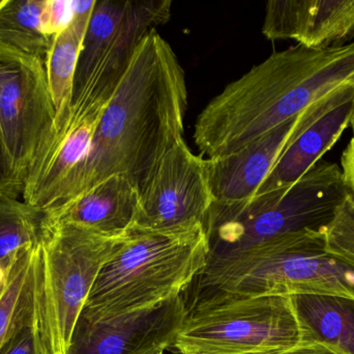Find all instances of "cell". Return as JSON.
<instances>
[{
  "label": "cell",
  "mask_w": 354,
  "mask_h": 354,
  "mask_svg": "<svg viewBox=\"0 0 354 354\" xmlns=\"http://www.w3.org/2000/svg\"><path fill=\"white\" fill-rule=\"evenodd\" d=\"M187 109L185 71L170 44L151 31L137 47L55 207L113 176L128 179L140 193L164 154L183 139Z\"/></svg>",
  "instance_id": "6da1fadb"
},
{
  "label": "cell",
  "mask_w": 354,
  "mask_h": 354,
  "mask_svg": "<svg viewBox=\"0 0 354 354\" xmlns=\"http://www.w3.org/2000/svg\"><path fill=\"white\" fill-rule=\"evenodd\" d=\"M345 85H354V42L274 52L210 100L194 141L206 159L230 155Z\"/></svg>",
  "instance_id": "7a4b0ae2"
},
{
  "label": "cell",
  "mask_w": 354,
  "mask_h": 354,
  "mask_svg": "<svg viewBox=\"0 0 354 354\" xmlns=\"http://www.w3.org/2000/svg\"><path fill=\"white\" fill-rule=\"evenodd\" d=\"M208 256L203 226L174 232L131 227L100 272L80 316L100 324L159 309L187 290Z\"/></svg>",
  "instance_id": "3957f363"
},
{
  "label": "cell",
  "mask_w": 354,
  "mask_h": 354,
  "mask_svg": "<svg viewBox=\"0 0 354 354\" xmlns=\"http://www.w3.org/2000/svg\"><path fill=\"white\" fill-rule=\"evenodd\" d=\"M128 232L111 236L46 214L35 249L31 291L44 353L68 354L75 324L93 284Z\"/></svg>",
  "instance_id": "277c9868"
},
{
  "label": "cell",
  "mask_w": 354,
  "mask_h": 354,
  "mask_svg": "<svg viewBox=\"0 0 354 354\" xmlns=\"http://www.w3.org/2000/svg\"><path fill=\"white\" fill-rule=\"evenodd\" d=\"M194 281L247 297L317 294L354 299V268L328 255L322 231L312 229L209 257Z\"/></svg>",
  "instance_id": "5b68a950"
},
{
  "label": "cell",
  "mask_w": 354,
  "mask_h": 354,
  "mask_svg": "<svg viewBox=\"0 0 354 354\" xmlns=\"http://www.w3.org/2000/svg\"><path fill=\"white\" fill-rule=\"evenodd\" d=\"M349 193L341 166L319 160L286 188L236 203L214 202L204 224L208 258L241 251L287 233L322 230Z\"/></svg>",
  "instance_id": "8992f818"
},
{
  "label": "cell",
  "mask_w": 354,
  "mask_h": 354,
  "mask_svg": "<svg viewBox=\"0 0 354 354\" xmlns=\"http://www.w3.org/2000/svg\"><path fill=\"white\" fill-rule=\"evenodd\" d=\"M197 289L172 347L178 354H282L303 343L290 297Z\"/></svg>",
  "instance_id": "52a82bcc"
},
{
  "label": "cell",
  "mask_w": 354,
  "mask_h": 354,
  "mask_svg": "<svg viewBox=\"0 0 354 354\" xmlns=\"http://www.w3.org/2000/svg\"><path fill=\"white\" fill-rule=\"evenodd\" d=\"M55 132L45 64L0 47V145L21 195L29 170Z\"/></svg>",
  "instance_id": "ba28073f"
},
{
  "label": "cell",
  "mask_w": 354,
  "mask_h": 354,
  "mask_svg": "<svg viewBox=\"0 0 354 354\" xmlns=\"http://www.w3.org/2000/svg\"><path fill=\"white\" fill-rule=\"evenodd\" d=\"M206 158L176 141L139 193L132 227L174 232L203 226L214 203Z\"/></svg>",
  "instance_id": "9c48e42d"
},
{
  "label": "cell",
  "mask_w": 354,
  "mask_h": 354,
  "mask_svg": "<svg viewBox=\"0 0 354 354\" xmlns=\"http://www.w3.org/2000/svg\"><path fill=\"white\" fill-rule=\"evenodd\" d=\"M314 104L239 151L206 159L214 202L236 203L253 197L287 148L309 124Z\"/></svg>",
  "instance_id": "30bf717a"
},
{
  "label": "cell",
  "mask_w": 354,
  "mask_h": 354,
  "mask_svg": "<svg viewBox=\"0 0 354 354\" xmlns=\"http://www.w3.org/2000/svg\"><path fill=\"white\" fill-rule=\"evenodd\" d=\"M185 313L180 295L159 309L115 321L95 324L79 316L68 354H134L158 345L169 348Z\"/></svg>",
  "instance_id": "8fae6325"
},
{
  "label": "cell",
  "mask_w": 354,
  "mask_h": 354,
  "mask_svg": "<svg viewBox=\"0 0 354 354\" xmlns=\"http://www.w3.org/2000/svg\"><path fill=\"white\" fill-rule=\"evenodd\" d=\"M106 107L71 108L68 120L37 156L27 175L22 191L25 203L44 212L59 203L64 185L86 154Z\"/></svg>",
  "instance_id": "7c38bea8"
},
{
  "label": "cell",
  "mask_w": 354,
  "mask_h": 354,
  "mask_svg": "<svg viewBox=\"0 0 354 354\" xmlns=\"http://www.w3.org/2000/svg\"><path fill=\"white\" fill-rule=\"evenodd\" d=\"M353 102L354 85H342L316 102L309 124L287 148L256 195L291 186L322 160L351 126Z\"/></svg>",
  "instance_id": "4fadbf2b"
},
{
  "label": "cell",
  "mask_w": 354,
  "mask_h": 354,
  "mask_svg": "<svg viewBox=\"0 0 354 354\" xmlns=\"http://www.w3.org/2000/svg\"><path fill=\"white\" fill-rule=\"evenodd\" d=\"M262 33L308 48L347 45L354 42V0L268 1Z\"/></svg>",
  "instance_id": "5bb4252c"
},
{
  "label": "cell",
  "mask_w": 354,
  "mask_h": 354,
  "mask_svg": "<svg viewBox=\"0 0 354 354\" xmlns=\"http://www.w3.org/2000/svg\"><path fill=\"white\" fill-rule=\"evenodd\" d=\"M138 197V189L128 179L113 176L46 214L60 222L120 236L132 227Z\"/></svg>",
  "instance_id": "9a60e30c"
},
{
  "label": "cell",
  "mask_w": 354,
  "mask_h": 354,
  "mask_svg": "<svg viewBox=\"0 0 354 354\" xmlns=\"http://www.w3.org/2000/svg\"><path fill=\"white\" fill-rule=\"evenodd\" d=\"M95 1H72V20L54 37L48 52L45 68L56 110V131L71 114L77 64Z\"/></svg>",
  "instance_id": "2e32d148"
},
{
  "label": "cell",
  "mask_w": 354,
  "mask_h": 354,
  "mask_svg": "<svg viewBox=\"0 0 354 354\" xmlns=\"http://www.w3.org/2000/svg\"><path fill=\"white\" fill-rule=\"evenodd\" d=\"M290 297L303 343H322L343 354H354V299L317 294Z\"/></svg>",
  "instance_id": "e0dca14e"
},
{
  "label": "cell",
  "mask_w": 354,
  "mask_h": 354,
  "mask_svg": "<svg viewBox=\"0 0 354 354\" xmlns=\"http://www.w3.org/2000/svg\"><path fill=\"white\" fill-rule=\"evenodd\" d=\"M45 0L0 1V47L37 58L45 64L53 39L41 30Z\"/></svg>",
  "instance_id": "ac0fdd59"
},
{
  "label": "cell",
  "mask_w": 354,
  "mask_h": 354,
  "mask_svg": "<svg viewBox=\"0 0 354 354\" xmlns=\"http://www.w3.org/2000/svg\"><path fill=\"white\" fill-rule=\"evenodd\" d=\"M130 3L131 0L95 1L77 64L73 99L84 89L100 60L118 35L128 14Z\"/></svg>",
  "instance_id": "d6986e66"
},
{
  "label": "cell",
  "mask_w": 354,
  "mask_h": 354,
  "mask_svg": "<svg viewBox=\"0 0 354 354\" xmlns=\"http://www.w3.org/2000/svg\"><path fill=\"white\" fill-rule=\"evenodd\" d=\"M46 212L0 195V267L6 269L21 249L37 247L41 238Z\"/></svg>",
  "instance_id": "ffe728a7"
},
{
  "label": "cell",
  "mask_w": 354,
  "mask_h": 354,
  "mask_svg": "<svg viewBox=\"0 0 354 354\" xmlns=\"http://www.w3.org/2000/svg\"><path fill=\"white\" fill-rule=\"evenodd\" d=\"M37 247L19 251L4 269L3 289L0 295V347L6 342L19 317L30 305Z\"/></svg>",
  "instance_id": "44dd1931"
},
{
  "label": "cell",
  "mask_w": 354,
  "mask_h": 354,
  "mask_svg": "<svg viewBox=\"0 0 354 354\" xmlns=\"http://www.w3.org/2000/svg\"><path fill=\"white\" fill-rule=\"evenodd\" d=\"M328 255L354 268V193H349L322 229Z\"/></svg>",
  "instance_id": "7402d4cb"
},
{
  "label": "cell",
  "mask_w": 354,
  "mask_h": 354,
  "mask_svg": "<svg viewBox=\"0 0 354 354\" xmlns=\"http://www.w3.org/2000/svg\"><path fill=\"white\" fill-rule=\"evenodd\" d=\"M0 354H45L35 326L32 297L30 305L19 317L6 342L0 347Z\"/></svg>",
  "instance_id": "603a6c76"
},
{
  "label": "cell",
  "mask_w": 354,
  "mask_h": 354,
  "mask_svg": "<svg viewBox=\"0 0 354 354\" xmlns=\"http://www.w3.org/2000/svg\"><path fill=\"white\" fill-rule=\"evenodd\" d=\"M72 16V1L45 0L41 17V30L48 37L53 39L68 26Z\"/></svg>",
  "instance_id": "cb8c5ba5"
},
{
  "label": "cell",
  "mask_w": 354,
  "mask_h": 354,
  "mask_svg": "<svg viewBox=\"0 0 354 354\" xmlns=\"http://www.w3.org/2000/svg\"><path fill=\"white\" fill-rule=\"evenodd\" d=\"M0 195L18 199L21 191L8 166L3 150L0 145Z\"/></svg>",
  "instance_id": "d4e9b609"
},
{
  "label": "cell",
  "mask_w": 354,
  "mask_h": 354,
  "mask_svg": "<svg viewBox=\"0 0 354 354\" xmlns=\"http://www.w3.org/2000/svg\"><path fill=\"white\" fill-rule=\"evenodd\" d=\"M341 170L351 193H354V136L345 148L341 157Z\"/></svg>",
  "instance_id": "484cf974"
},
{
  "label": "cell",
  "mask_w": 354,
  "mask_h": 354,
  "mask_svg": "<svg viewBox=\"0 0 354 354\" xmlns=\"http://www.w3.org/2000/svg\"><path fill=\"white\" fill-rule=\"evenodd\" d=\"M282 354H343L337 349L322 343L306 342Z\"/></svg>",
  "instance_id": "4316f807"
},
{
  "label": "cell",
  "mask_w": 354,
  "mask_h": 354,
  "mask_svg": "<svg viewBox=\"0 0 354 354\" xmlns=\"http://www.w3.org/2000/svg\"><path fill=\"white\" fill-rule=\"evenodd\" d=\"M167 349V347L164 346V345H158V346L149 347V348L134 354H165Z\"/></svg>",
  "instance_id": "83f0119b"
},
{
  "label": "cell",
  "mask_w": 354,
  "mask_h": 354,
  "mask_svg": "<svg viewBox=\"0 0 354 354\" xmlns=\"http://www.w3.org/2000/svg\"><path fill=\"white\" fill-rule=\"evenodd\" d=\"M4 282V269L0 267V295H1L2 289H3Z\"/></svg>",
  "instance_id": "f1b7e54d"
},
{
  "label": "cell",
  "mask_w": 354,
  "mask_h": 354,
  "mask_svg": "<svg viewBox=\"0 0 354 354\" xmlns=\"http://www.w3.org/2000/svg\"><path fill=\"white\" fill-rule=\"evenodd\" d=\"M351 129H353V136H354V102H353V116H351Z\"/></svg>",
  "instance_id": "f546056e"
}]
</instances>
